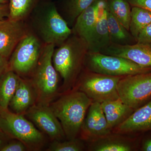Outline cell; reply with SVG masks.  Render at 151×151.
<instances>
[{
    "instance_id": "cell-30",
    "label": "cell",
    "mask_w": 151,
    "mask_h": 151,
    "mask_svg": "<svg viewBox=\"0 0 151 151\" xmlns=\"http://www.w3.org/2000/svg\"><path fill=\"white\" fill-rule=\"evenodd\" d=\"M132 6L142 8L151 12V0H128Z\"/></svg>"
},
{
    "instance_id": "cell-36",
    "label": "cell",
    "mask_w": 151,
    "mask_h": 151,
    "mask_svg": "<svg viewBox=\"0 0 151 151\" xmlns=\"http://www.w3.org/2000/svg\"><path fill=\"white\" fill-rule=\"evenodd\" d=\"M103 1H106L107 0H103Z\"/></svg>"
},
{
    "instance_id": "cell-16",
    "label": "cell",
    "mask_w": 151,
    "mask_h": 151,
    "mask_svg": "<svg viewBox=\"0 0 151 151\" xmlns=\"http://www.w3.org/2000/svg\"><path fill=\"white\" fill-rule=\"evenodd\" d=\"M96 22L88 44V52H100L111 44L107 20V6L103 0H97Z\"/></svg>"
},
{
    "instance_id": "cell-2",
    "label": "cell",
    "mask_w": 151,
    "mask_h": 151,
    "mask_svg": "<svg viewBox=\"0 0 151 151\" xmlns=\"http://www.w3.org/2000/svg\"><path fill=\"white\" fill-rule=\"evenodd\" d=\"M88 52L86 42L73 33L61 45L55 48L52 63L63 79L62 85L60 86V95L73 89L84 68Z\"/></svg>"
},
{
    "instance_id": "cell-24",
    "label": "cell",
    "mask_w": 151,
    "mask_h": 151,
    "mask_svg": "<svg viewBox=\"0 0 151 151\" xmlns=\"http://www.w3.org/2000/svg\"><path fill=\"white\" fill-rule=\"evenodd\" d=\"M107 9L129 31L131 5L128 0H107Z\"/></svg>"
},
{
    "instance_id": "cell-35",
    "label": "cell",
    "mask_w": 151,
    "mask_h": 151,
    "mask_svg": "<svg viewBox=\"0 0 151 151\" xmlns=\"http://www.w3.org/2000/svg\"><path fill=\"white\" fill-rule=\"evenodd\" d=\"M42 1H52V0H42Z\"/></svg>"
},
{
    "instance_id": "cell-8",
    "label": "cell",
    "mask_w": 151,
    "mask_h": 151,
    "mask_svg": "<svg viewBox=\"0 0 151 151\" xmlns=\"http://www.w3.org/2000/svg\"><path fill=\"white\" fill-rule=\"evenodd\" d=\"M44 45L29 29L9 58V70L22 78H29L37 65Z\"/></svg>"
},
{
    "instance_id": "cell-25",
    "label": "cell",
    "mask_w": 151,
    "mask_h": 151,
    "mask_svg": "<svg viewBox=\"0 0 151 151\" xmlns=\"http://www.w3.org/2000/svg\"><path fill=\"white\" fill-rule=\"evenodd\" d=\"M151 22V12L139 7L132 6L129 32L136 40L141 31Z\"/></svg>"
},
{
    "instance_id": "cell-22",
    "label": "cell",
    "mask_w": 151,
    "mask_h": 151,
    "mask_svg": "<svg viewBox=\"0 0 151 151\" xmlns=\"http://www.w3.org/2000/svg\"><path fill=\"white\" fill-rule=\"evenodd\" d=\"M20 76L8 70L0 78V108L8 109L16 90Z\"/></svg>"
},
{
    "instance_id": "cell-28",
    "label": "cell",
    "mask_w": 151,
    "mask_h": 151,
    "mask_svg": "<svg viewBox=\"0 0 151 151\" xmlns=\"http://www.w3.org/2000/svg\"><path fill=\"white\" fill-rule=\"evenodd\" d=\"M137 42L151 43V22L140 32L137 39Z\"/></svg>"
},
{
    "instance_id": "cell-7",
    "label": "cell",
    "mask_w": 151,
    "mask_h": 151,
    "mask_svg": "<svg viewBox=\"0 0 151 151\" xmlns=\"http://www.w3.org/2000/svg\"><path fill=\"white\" fill-rule=\"evenodd\" d=\"M84 68L95 73L114 76H124L151 71V67L142 66L120 57L88 52Z\"/></svg>"
},
{
    "instance_id": "cell-21",
    "label": "cell",
    "mask_w": 151,
    "mask_h": 151,
    "mask_svg": "<svg viewBox=\"0 0 151 151\" xmlns=\"http://www.w3.org/2000/svg\"><path fill=\"white\" fill-rule=\"evenodd\" d=\"M97 0H64L57 7L58 12L72 28L80 14Z\"/></svg>"
},
{
    "instance_id": "cell-19",
    "label": "cell",
    "mask_w": 151,
    "mask_h": 151,
    "mask_svg": "<svg viewBox=\"0 0 151 151\" xmlns=\"http://www.w3.org/2000/svg\"><path fill=\"white\" fill-rule=\"evenodd\" d=\"M96 1L80 14L71 28L72 33L82 39L88 45L96 24Z\"/></svg>"
},
{
    "instance_id": "cell-14",
    "label": "cell",
    "mask_w": 151,
    "mask_h": 151,
    "mask_svg": "<svg viewBox=\"0 0 151 151\" xmlns=\"http://www.w3.org/2000/svg\"><path fill=\"white\" fill-rule=\"evenodd\" d=\"M100 52L124 58L142 66L151 67V43L137 42L125 45L111 44Z\"/></svg>"
},
{
    "instance_id": "cell-26",
    "label": "cell",
    "mask_w": 151,
    "mask_h": 151,
    "mask_svg": "<svg viewBox=\"0 0 151 151\" xmlns=\"http://www.w3.org/2000/svg\"><path fill=\"white\" fill-rule=\"evenodd\" d=\"M85 141L78 137L71 140L51 142L47 151H82L86 149Z\"/></svg>"
},
{
    "instance_id": "cell-18",
    "label": "cell",
    "mask_w": 151,
    "mask_h": 151,
    "mask_svg": "<svg viewBox=\"0 0 151 151\" xmlns=\"http://www.w3.org/2000/svg\"><path fill=\"white\" fill-rule=\"evenodd\" d=\"M101 107L111 132L127 120L134 111L120 98L101 103Z\"/></svg>"
},
{
    "instance_id": "cell-20",
    "label": "cell",
    "mask_w": 151,
    "mask_h": 151,
    "mask_svg": "<svg viewBox=\"0 0 151 151\" xmlns=\"http://www.w3.org/2000/svg\"><path fill=\"white\" fill-rule=\"evenodd\" d=\"M107 20L111 44L125 45L137 43V40L132 35L129 31L108 9Z\"/></svg>"
},
{
    "instance_id": "cell-10",
    "label": "cell",
    "mask_w": 151,
    "mask_h": 151,
    "mask_svg": "<svg viewBox=\"0 0 151 151\" xmlns=\"http://www.w3.org/2000/svg\"><path fill=\"white\" fill-rule=\"evenodd\" d=\"M24 116L51 142L66 139L60 122L49 106L35 104Z\"/></svg>"
},
{
    "instance_id": "cell-31",
    "label": "cell",
    "mask_w": 151,
    "mask_h": 151,
    "mask_svg": "<svg viewBox=\"0 0 151 151\" xmlns=\"http://www.w3.org/2000/svg\"><path fill=\"white\" fill-rule=\"evenodd\" d=\"M9 14V4H0V21L8 18Z\"/></svg>"
},
{
    "instance_id": "cell-27",
    "label": "cell",
    "mask_w": 151,
    "mask_h": 151,
    "mask_svg": "<svg viewBox=\"0 0 151 151\" xmlns=\"http://www.w3.org/2000/svg\"><path fill=\"white\" fill-rule=\"evenodd\" d=\"M27 148L20 141L12 139L1 149V151H28Z\"/></svg>"
},
{
    "instance_id": "cell-23",
    "label": "cell",
    "mask_w": 151,
    "mask_h": 151,
    "mask_svg": "<svg viewBox=\"0 0 151 151\" xmlns=\"http://www.w3.org/2000/svg\"><path fill=\"white\" fill-rule=\"evenodd\" d=\"M42 0H10L8 18L26 21Z\"/></svg>"
},
{
    "instance_id": "cell-32",
    "label": "cell",
    "mask_w": 151,
    "mask_h": 151,
    "mask_svg": "<svg viewBox=\"0 0 151 151\" xmlns=\"http://www.w3.org/2000/svg\"><path fill=\"white\" fill-rule=\"evenodd\" d=\"M9 59L0 55V78L8 70Z\"/></svg>"
},
{
    "instance_id": "cell-29",
    "label": "cell",
    "mask_w": 151,
    "mask_h": 151,
    "mask_svg": "<svg viewBox=\"0 0 151 151\" xmlns=\"http://www.w3.org/2000/svg\"><path fill=\"white\" fill-rule=\"evenodd\" d=\"M139 151H151V131L143 134L140 145Z\"/></svg>"
},
{
    "instance_id": "cell-13",
    "label": "cell",
    "mask_w": 151,
    "mask_h": 151,
    "mask_svg": "<svg viewBox=\"0 0 151 151\" xmlns=\"http://www.w3.org/2000/svg\"><path fill=\"white\" fill-rule=\"evenodd\" d=\"M111 132L101 103L92 102L84 118L79 137L88 142Z\"/></svg>"
},
{
    "instance_id": "cell-17",
    "label": "cell",
    "mask_w": 151,
    "mask_h": 151,
    "mask_svg": "<svg viewBox=\"0 0 151 151\" xmlns=\"http://www.w3.org/2000/svg\"><path fill=\"white\" fill-rule=\"evenodd\" d=\"M37 100L36 93L30 80L20 77L9 107L13 113L24 115L30 108L36 104Z\"/></svg>"
},
{
    "instance_id": "cell-6",
    "label": "cell",
    "mask_w": 151,
    "mask_h": 151,
    "mask_svg": "<svg viewBox=\"0 0 151 151\" xmlns=\"http://www.w3.org/2000/svg\"><path fill=\"white\" fill-rule=\"evenodd\" d=\"M123 77L95 73L84 68L72 90L83 92L93 102L117 100L119 98L117 87Z\"/></svg>"
},
{
    "instance_id": "cell-15",
    "label": "cell",
    "mask_w": 151,
    "mask_h": 151,
    "mask_svg": "<svg viewBox=\"0 0 151 151\" xmlns=\"http://www.w3.org/2000/svg\"><path fill=\"white\" fill-rule=\"evenodd\" d=\"M151 131V99L135 110L124 122L112 131L124 134H142Z\"/></svg>"
},
{
    "instance_id": "cell-11",
    "label": "cell",
    "mask_w": 151,
    "mask_h": 151,
    "mask_svg": "<svg viewBox=\"0 0 151 151\" xmlns=\"http://www.w3.org/2000/svg\"><path fill=\"white\" fill-rule=\"evenodd\" d=\"M142 135L124 134L112 132L87 142L86 150L90 151H139Z\"/></svg>"
},
{
    "instance_id": "cell-12",
    "label": "cell",
    "mask_w": 151,
    "mask_h": 151,
    "mask_svg": "<svg viewBox=\"0 0 151 151\" xmlns=\"http://www.w3.org/2000/svg\"><path fill=\"white\" fill-rule=\"evenodd\" d=\"M29 29L26 21L13 20L8 18L0 21V55L9 59Z\"/></svg>"
},
{
    "instance_id": "cell-5",
    "label": "cell",
    "mask_w": 151,
    "mask_h": 151,
    "mask_svg": "<svg viewBox=\"0 0 151 151\" xmlns=\"http://www.w3.org/2000/svg\"><path fill=\"white\" fill-rule=\"evenodd\" d=\"M0 129L12 139L21 142L28 151L43 150L47 137L40 132L24 115L0 108Z\"/></svg>"
},
{
    "instance_id": "cell-1",
    "label": "cell",
    "mask_w": 151,
    "mask_h": 151,
    "mask_svg": "<svg viewBox=\"0 0 151 151\" xmlns=\"http://www.w3.org/2000/svg\"><path fill=\"white\" fill-rule=\"evenodd\" d=\"M26 21L29 29L44 45L59 46L72 33V29L52 1H41Z\"/></svg>"
},
{
    "instance_id": "cell-3",
    "label": "cell",
    "mask_w": 151,
    "mask_h": 151,
    "mask_svg": "<svg viewBox=\"0 0 151 151\" xmlns=\"http://www.w3.org/2000/svg\"><path fill=\"white\" fill-rule=\"evenodd\" d=\"M93 100L81 91L60 94L50 105L59 120L67 140L79 137L84 118Z\"/></svg>"
},
{
    "instance_id": "cell-33",
    "label": "cell",
    "mask_w": 151,
    "mask_h": 151,
    "mask_svg": "<svg viewBox=\"0 0 151 151\" xmlns=\"http://www.w3.org/2000/svg\"><path fill=\"white\" fill-rule=\"evenodd\" d=\"M11 139H12L11 138L0 129V151Z\"/></svg>"
},
{
    "instance_id": "cell-34",
    "label": "cell",
    "mask_w": 151,
    "mask_h": 151,
    "mask_svg": "<svg viewBox=\"0 0 151 151\" xmlns=\"http://www.w3.org/2000/svg\"><path fill=\"white\" fill-rule=\"evenodd\" d=\"M10 0H0V4H9Z\"/></svg>"
},
{
    "instance_id": "cell-9",
    "label": "cell",
    "mask_w": 151,
    "mask_h": 151,
    "mask_svg": "<svg viewBox=\"0 0 151 151\" xmlns=\"http://www.w3.org/2000/svg\"><path fill=\"white\" fill-rule=\"evenodd\" d=\"M117 90L119 98L135 111L151 99V70L123 76Z\"/></svg>"
},
{
    "instance_id": "cell-4",
    "label": "cell",
    "mask_w": 151,
    "mask_h": 151,
    "mask_svg": "<svg viewBox=\"0 0 151 151\" xmlns=\"http://www.w3.org/2000/svg\"><path fill=\"white\" fill-rule=\"evenodd\" d=\"M55 47L53 44L45 45L37 65L29 78L36 93V105L49 106L60 95L59 75L52 61Z\"/></svg>"
}]
</instances>
